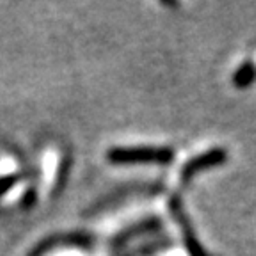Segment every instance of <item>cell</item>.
Here are the masks:
<instances>
[{"instance_id":"6da1fadb","label":"cell","mask_w":256,"mask_h":256,"mask_svg":"<svg viewBox=\"0 0 256 256\" xmlns=\"http://www.w3.org/2000/svg\"><path fill=\"white\" fill-rule=\"evenodd\" d=\"M171 152L156 148H130L110 152V160L114 162H168Z\"/></svg>"}]
</instances>
